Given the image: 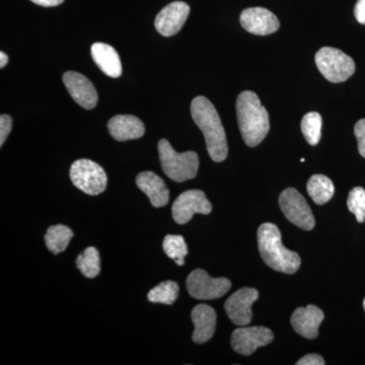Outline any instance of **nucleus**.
<instances>
[{
    "label": "nucleus",
    "mask_w": 365,
    "mask_h": 365,
    "mask_svg": "<svg viewBox=\"0 0 365 365\" xmlns=\"http://www.w3.org/2000/svg\"><path fill=\"white\" fill-rule=\"evenodd\" d=\"M274 335L266 327H241L232 334V347L242 355H251L272 342Z\"/></svg>",
    "instance_id": "nucleus-10"
},
{
    "label": "nucleus",
    "mask_w": 365,
    "mask_h": 365,
    "mask_svg": "<svg viewBox=\"0 0 365 365\" xmlns=\"http://www.w3.org/2000/svg\"><path fill=\"white\" fill-rule=\"evenodd\" d=\"M191 115L205 137L211 160L216 163L225 160L228 155L227 135L215 106L207 98L199 96L192 101Z\"/></svg>",
    "instance_id": "nucleus-1"
},
{
    "label": "nucleus",
    "mask_w": 365,
    "mask_h": 365,
    "mask_svg": "<svg viewBox=\"0 0 365 365\" xmlns=\"http://www.w3.org/2000/svg\"><path fill=\"white\" fill-rule=\"evenodd\" d=\"M189 294L196 299L211 300L220 299L232 287L227 278H212L202 269H196L187 278Z\"/></svg>",
    "instance_id": "nucleus-7"
},
{
    "label": "nucleus",
    "mask_w": 365,
    "mask_h": 365,
    "mask_svg": "<svg viewBox=\"0 0 365 365\" xmlns=\"http://www.w3.org/2000/svg\"><path fill=\"white\" fill-rule=\"evenodd\" d=\"M304 160H304V158H302V160H300V162L304 163Z\"/></svg>",
    "instance_id": "nucleus-33"
},
{
    "label": "nucleus",
    "mask_w": 365,
    "mask_h": 365,
    "mask_svg": "<svg viewBox=\"0 0 365 365\" xmlns=\"http://www.w3.org/2000/svg\"><path fill=\"white\" fill-rule=\"evenodd\" d=\"M354 16L357 21L365 25V0H359L354 9Z\"/></svg>",
    "instance_id": "nucleus-30"
},
{
    "label": "nucleus",
    "mask_w": 365,
    "mask_h": 365,
    "mask_svg": "<svg viewBox=\"0 0 365 365\" xmlns=\"http://www.w3.org/2000/svg\"><path fill=\"white\" fill-rule=\"evenodd\" d=\"M179 297V285L174 281H163L148 292V299L153 304H170Z\"/></svg>",
    "instance_id": "nucleus-23"
},
{
    "label": "nucleus",
    "mask_w": 365,
    "mask_h": 365,
    "mask_svg": "<svg viewBox=\"0 0 365 365\" xmlns=\"http://www.w3.org/2000/svg\"><path fill=\"white\" fill-rule=\"evenodd\" d=\"M321 115L317 112H309L304 115L302 120V131L304 138L311 145H317L321 140L322 136Z\"/></svg>",
    "instance_id": "nucleus-25"
},
{
    "label": "nucleus",
    "mask_w": 365,
    "mask_h": 365,
    "mask_svg": "<svg viewBox=\"0 0 365 365\" xmlns=\"http://www.w3.org/2000/svg\"><path fill=\"white\" fill-rule=\"evenodd\" d=\"M194 324L193 341L198 344L207 342L213 337L216 328V313L215 309L207 304H198L191 313Z\"/></svg>",
    "instance_id": "nucleus-17"
},
{
    "label": "nucleus",
    "mask_w": 365,
    "mask_h": 365,
    "mask_svg": "<svg viewBox=\"0 0 365 365\" xmlns=\"http://www.w3.org/2000/svg\"><path fill=\"white\" fill-rule=\"evenodd\" d=\"M258 299L259 292L255 288L244 287L237 290L225 302V309L228 318L235 325H250L253 319L252 306Z\"/></svg>",
    "instance_id": "nucleus-11"
},
{
    "label": "nucleus",
    "mask_w": 365,
    "mask_h": 365,
    "mask_svg": "<svg viewBox=\"0 0 365 365\" xmlns=\"http://www.w3.org/2000/svg\"><path fill=\"white\" fill-rule=\"evenodd\" d=\"M354 134L359 143L360 155L365 158V119L359 120L354 126Z\"/></svg>",
    "instance_id": "nucleus-27"
},
{
    "label": "nucleus",
    "mask_w": 365,
    "mask_h": 365,
    "mask_svg": "<svg viewBox=\"0 0 365 365\" xmlns=\"http://www.w3.org/2000/svg\"><path fill=\"white\" fill-rule=\"evenodd\" d=\"M364 309H365V299H364Z\"/></svg>",
    "instance_id": "nucleus-34"
},
{
    "label": "nucleus",
    "mask_w": 365,
    "mask_h": 365,
    "mask_svg": "<svg viewBox=\"0 0 365 365\" xmlns=\"http://www.w3.org/2000/svg\"><path fill=\"white\" fill-rule=\"evenodd\" d=\"M190 6L186 2L174 1L163 7L155 18V29L163 37L176 35L186 23Z\"/></svg>",
    "instance_id": "nucleus-12"
},
{
    "label": "nucleus",
    "mask_w": 365,
    "mask_h": 365,
    "mask_svg": "<svg viewBox=\"0 0 365 365\" xmlns=\"http://www.w3.org/2000/svg\"><path fill=\"white\" fill-rule=\"evenodd\" d=\"M240 21L245 30L254 35L266 36L280 28L277 16L264 7H250L242 11Z\"/></svg>",
    "instance_id": "nucleus-13"
},
{
    "label": "nucleus",
    "mask_w": 365,
    "mask_h": 365,
    "mask_svg": "<svg viewBox=\"0 0 365 365\" xmlns=\"http://www.w3.org/2000/svg\"><path fill=\"white\" fill-rule=\"evenodd\" d=\"M237 115L240 130L247 145L255 148L260 144L270 130V120L267 110L254 91H245L240 93Z\"/></svg>",
    "instance_id": "nucleus-2"
},
{
    "label": "nucleus",
    "mask_w": 365,
    "mask_h": 365,
    "mask_svg": "<svg viewBox=\"0 0 365 365\" xmlns=\"http://www.w3.org/2000/svg\"><path fill=\"white\" fill-rule=\"evenodd\" d=\"M31 1L34 2V4H38V6L52 7L63 4L64 0H31Z\"/></svg>",
    "instance_id": "nucleus-31"
},
{
    "label": "nucleus",
    "mask_w": 365,
    "mask_h": 365,
    "mask_svg": "<svg viewBox=\"0 0 365 365\" xmlns=\"http://www.w3.org/2000/svg\"><path fill=\"white\" fill-rule=\"evenodd\" d=\"M9 63V56L4 52H0V68H4Z\"/></svg>",
    "instance_id": "nucleus-32"
},
{
    "label": "nucleus",
    "mask_w": 365,
    "mask_h": 365,
    "mask_svg": "<svg viewBox=\"0 0 365 365\" xmlns=\"http://www.w3.org/2000/svg\"><path fill=\"white\" fill-rule=\"evenodd\" d=\"M13 128V120L9 115H1L0 117V146L6 143L7 136Z\"/></svg>",
    "instance_id": "nucleus-28"
},
{
    "label": "nucleus",
    "mask_w": 365,
    "mask_h": 365,
    "mask_svg": "<svg viewBox=\"0 0 365 365\" xmlns=\"http://www.w3.org/2000/svg\"><path fill=\"white\" fill-rule=\"evenodd\" d=\"M91 51L93 61L106 76L113 78L121 76V61L116 50L112 46L105 43H93Z\"/></svg>",
    "instance_id": "nucleus-19"
},
{
    "label": "nucleus",
    "mask_w": 365,
    "mask_h": 365,
    "mask_svg": "<svg viewBox=\"0 0 365 365\" xmlns=\"http://www.w3.org/2000/svg\"><path fill=\"white\" fill-rule=\"evenodd\" d=\"M258 246L262 259L273 270L287 274L299 270L302 264L300 257L283 246L277 225L266 222L259 227Z\"/></svg>",
    "instance_id": "nucleus-3"
},
{
    "label": "nucleus",
    "mask_w": 365,
    "mask_h": 365,
    "mask_svg": "<svg viewBox=\"0 0 365 365\" xmlns=\"http://www.w3.org/2000/svg\"><path fill=\"white\" fill-rule=\"evenodd\" d=\"M323 311L318 307L309 304L307 307H299L292 316V325L295 332L307 339H316L319 328L323 322Z\"/></svg>",
    "instance_id": "nucleus-15"
},
{
    "label": "nucleus",
    "mask_w": 365,
    "mask_h": 365,
    "mask_svg": "<svg viewBox=\"0 0 365 365\" xmlns=\"http://www.w3.org/2000/svg\"><path fill=\"white\" fill-rule=\"evenodd\" d=\"M63 83L72 98L81 107L91 110L97 106L98 93L91 81L78 72L67 71Z\"/></svg>",
    "instance_id": "nucleus-14"
},
{
    "label": "nucleus",
    "mask_w": 365,
    "mask_h": 365,
    "mask_svg": "<svg viewBox=\"0 0 365 365\" xmlns=\"http://www.w3.org/2000/svg\"><path fill=\"white\" fill-rule=\"evenodd\" d=\"M212 205L201 190H188L178 197L173 204V218L178 225H186L194 215H209Z\"/></svg>",
    "instance_id": "nucleus-9"
},
{
    "label": "nucleus",
    "mask_w": 365,
    "mask_h": 365,
    "mask_svg": "<svg viewBox=\"0 0 365 365\" xmlns=\"http://www.w3.org/2000/svg\"><path fill=\"white\" fill-rule=\"evenodd\" d=\"M281 210L290 222L302 230H312L316 225L313 212L304 197L294 188L285 189L279 197Z\"/></svg>",
    "instance_id": "nucleus-8"
},
{
    "label": "nucleus",
    "mask_w": 365,
    "mask_h": 365,
    "mask_svg": "<svg viewBox=\"0 0 365 365\" xmlns=\"http://www.w3.org/2000/svg\"><path fill=\"white\" fill-rule=\"evenodd\" d=\"M76 267L86 278L97 277L101 272L100 253L95 247H88L76 259Z\"/></svg>",
    "instance_id": "nucleus-22"
},
{
    "label": "nucleus",
    "mask_w": 365,
    "mask_h": 365,
    "mask_svg": "<svg viewBox=\"0 0 365 365\" xmlns=\"http://www.w3.org/2000/svg\"><path fill=\"white\" fill-rule=\"evenodd\" d=\"M163 248L165 255L176 262L178 266L184 265L185 257L188 255V246L182 235H167L163 240Z\"/></svg>",
    "instance_id": "nucleus-24"
},
{
    "label": "nucleus",
    "mask_w": 365,
    "mask_h": 365,
    "mask_svg": "<svg viewBox=\"0 0 365 365\" xmlns=\"http://www.w3.org/2000/svg\"><path fill=\"white\" fill-rule=\"evenodd\" d=\"M314 60L319 72L331 83H343L355 72L354 60L336 48H322L317 52Z\"/></svg>",
    "instance_id": "nucleus-5"
},
{
    "label": "nucleus",
    "mask_w": 365,
    "mask_h": 365,
    "mask_svg": "<svg viewBox=\"0 0 365 365\" xmlns=\"http://www.w3.org/2000/svg\"><path fill=\"white\" fill-rule=\"evenodd\" d=\"M108 129L115 140L127 141L141 138L145 127L139 118L132 115H117L108 123Z\"/></svg>",
    "instance_id": "nucleus-18"
},
{
    "label": "nucleus",
    "mask_w": 365,
    "mask_h": 365,
    "mask_svg": "<svg viewBox=\"0 0 365 365\" xmlns=\"http://www.w3.org/2000/svg\"><path fill=\"white\" fill-rule=\"evenodd\" d=\"M297 365H324L325 364V361H324V359L322 356H319L318 354H309L306 355V356L300 359L299 361L297 362Z\"/></svg>",
    "instance_id": "nucleus-29"
},
{
    "label": "nucleus",
    "mask_w": 365,
    "mask_h": 365,
    "mask_svg": "<svg viewBox=\"0 0 365 365\" xmlns=\"http://www.w3.org/2000/svg\"><path fill=\"white\" fill-rule=\"evenodd\" d=\"M307 193L318 205H323L332 199L335 187L333 182L324 175H314L307 182Z\"/></svg>",
    "instance_id": "nucleus-20"
},
{
    "label": "nucleus",
    "mask_w": 365,
    "mask_h": 365,
    "mask_svg": "<svg viewBox=\"0 0 365 365\" xmlns=\"http://www.w3.org/2000/svg\"><path fill=\"white\" fill-rule=\"evenodd\" d=\"M158 148L163 173L170 180L182 182L194 179L197 176L199 158L196 153H177L167 139H160Z\"/></svg>",
    "instance_id": "nucleus-4"
},
{
    "label": "nucleus",
    "mask_w": 365,
    "mask_h": 365,
    "mask_svg": "<svg viewBox=\"0 0 365 365\" xmlns=\"http://www.w3.org/2000/svg\"><path fill=\"white\" fill-rule=\"evenodd\" d=\"M347 206L350 212L356 217L357 222L365 220V190L362 187H355L350 191L347 199Z\"/></svg>",
    "instance_id": "nucleus-26"
},
{
    "label": "nucleus",
    "mask_w": 365,
    "mask_h": 365,
    "mask_svg": "<svg viewBox=\"0 0 365 365\" xmlns=\"http://www.w3.org/2000/svg\"><path fill=\"white\" fill-rule=\"evenodd\" d=\"M71 179L76 188L91 196H97L107 188L108 177L105 170L91 160H76L71 165Z\"/></svg>",
    "instance_id": "nucleus-6"
},
{
    "label": "nucleus",
    "mask_w": 365,
    "mask_h": 365,
    "mask_svg": "<svg viewBox=\"0 0 365 365\" xmlns=\"http://www.w3.org/2000/svg\"><path fill=\"white\" fill-rule=\"evenodd\" d=\"M73 237V232L63 225H52L45 235L46 246L54 255L66 251Z\"/></svg>",
    "instance_id": "nucleus-21"
},
{
    "label": "nucleus",
    "mask_w": 365,
    "mask_h": 365,
    "mask_svg": "<svg viewBox=\"0 0 365 365\" xmlns=\"http://www.w3.org/2000/svg\"><path fill=\"white\" fill-rule=\"evenodd\" d=\"M136 185L150 198L151 205L163 207L170 200V191L162 178L153 172H143L136 178Z\"/></svg>",
    "instance_id": "nucleus-16"
}]
</instances>
